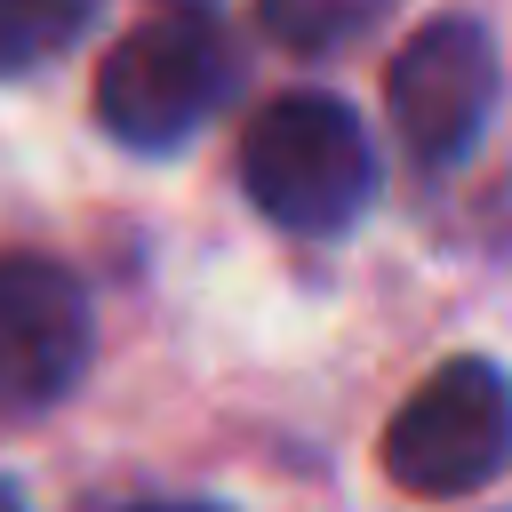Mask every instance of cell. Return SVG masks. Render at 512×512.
Returning a JSON list of instances; mask_svg holds the SVG:
<instances>
[{"label": "cell", "mask_w": 512, "mask_h": 512, "mask_svg": "<svg viewBox=\"0 0 512 512\" xmlns=\"http://www.w3.org/2000/svg\"><path fill=\"white\" fill-rule=\"evenodd\" d=\"M240 184H248V200L280 232L328 240V232H352L368 216V200H376V144L352 120L344 96L296 88V96H272L240 128Z\"/></svg>", "instance_id": "6da1fadb"}, {"label": "cell", "mask_w": 512, "mask_h": 512, "mask_svg": "<svg viewBox=\"0 0 512 512\" xmlns=\"http://www.w3.org/2000/svg\"><path fill=\"white\" fill-rule=\"evenodd\" d=\"M512 464V376L480 352L440 360L384 424V480L424 504L480 496Z\"/></svg>", "instance_id": "7a4b0ae2"}, {"label": "cell", "mask_w": 512, "mask_h": 512, "mask_svg": "<svg viewBox=\"0 0 512 512\" xmlns=\"http://www.w3.org/2000/svg\"><path fill=\"white\" fill-rule=\"evenodd\" d=\"M224 88H232L224 32L208 16L176 8L160 24H136L128 40H112V56L96 64V120L128 152H176L184 136L208 128Z\"/></svg>", "instance_id": "3957f363"}, {"label": "cell", "mask_w": 512, "mask_h": 512, "mask_svg": "<svg viewBox=\"0 0 512 512\" xmlns=\"http://www.w3.org/2000/svg\"><path fill=\"white\" fill-rule=\"evenodd\" d=\"M384 112L416 168H456L496 112V40L472 16H432L384 72Z\"/></svg>", "instance_id": "277c9868"}, {"label": "cell", "mask_w": 512, "mask_h": 512, "mask_svg": "<svg viewBox=\"0 0 512 512\" xmlns=\"http://www.w3.org/2000/svg\"><path fill=\"white\" fill-rule=\"evenodd\" d=\"M96 352V312L88 288L56 256H0V416H40L56 408Z\"/></svg>", "instance_id": "5b68a950"}, {"label": "cell", "mask_w": 512, "mask_h": 512, "mask_svg": "<svg viewBox=\"0 0 512 512\" xmlns=\"http://www.w3.org/2000/svg\"><path fill=\"white\" fill-rule=\"evenodd\" d=\"M96 8L104 0H0V80L40 72L64 48H80L88 24H96Z\"/></svg>", "instance_id": "8992f818"}, {"label": "cell", "mask_w": 512, "mask_h": 512, "mask_svg": "<svg viewBox=\"0 0 512 512\" xmlns=\"http://www.w3.org/2000/svg\"><path fill=\"white\" fill-rule=\"evenodd\" d=\"M264 32L296 56H328V48H352L360 32H376L392 16V0H256Z\"/></svg>", "instance_id": "52a82bcc"}, {"label": "cell", "mask_w": 512, "mask_h": 512, "mask_svg": "<svg viewBox=\"0 0 512 512\" xmlns=\"http://www.w3.org/2000/svg\"><path fill=\"white\" fill-rule=\"evenodd\" d=\"M136 512H224V504H136Z\"/></svg>", "instance_id": "ba28073f"}, {"label": "cell", "mask_w": 512, "mask_h": 512, "mask_svg": "<svg viewBox=\"0 0 512 512\" xmlns=\"http://www.w3.org/2000/svg\"><path fill=\"white\" fill-rule=\"evenodd\" d=\"M0 512H32V504H24V488H8V480H0Z\"/></svg>", "instance_id": "9c48e42d"}, {"label": "cell", "mask_w": 512, "mask_h": 512, "mask_svg": "<svg viewBox=\"0 0 512 512\" xmlns=\"http://www.w3.org/2000/svg\"><path fill=\"white\" fill-rule=\"evenodd\" d=\"M176 8H184V16H208V8H216V0H176Z\"/></svg>", "instance_id": "30bf717a"}]
</instances>
